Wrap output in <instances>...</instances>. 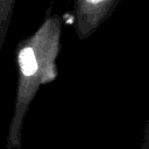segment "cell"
<instances>
[{
    "label": "cell",
    "instance_id": "1",
    "mask_svg": "<svg viewBox=\"0 0 149 149\" xmlns=\"http://www.w3.org/2000/svg\"><path fill=\"white\" fill-rule=\"evenodd\" d=\"M47 15L37 30L21 40L15 49L17 85L14 111L6 137L7 149H21L23 121L37 91L42 85L54 81L58 76L56 59L61 48L62 20L59 15Z\"/></svg>",
    "mask_w": 149,
    "mask_h": 149
},
{
    "label": "cell",
    "instance_id": "3",
    "mask_svg": "<svg viewBox=\"0 0 149 149\" xmlns=\"http://www.w3.org/2000/svg\"><path fill=\"white\" fill-rule=\"evenodd\" d=\"M15 2L16 0H0V54L2 51L12 22Z\"/></svg>",
    "mask_w": 149,
    "mask_h": 149
},
{
    "label": "cell",
    "instance_id": "2",
    "mask_svg": "<svg viewBox=\"0 0 149 149\" xmlns=\"http://www.w3.org/2000/svg\"><path fill=\"white\" fill-rule=\"evenodd\" d=\"M120 0H74V30L80 41L90 37L112 15Z\"/></svg>",
    "mask_w": 149,
    "mask_h": 149
}]
</instances>
